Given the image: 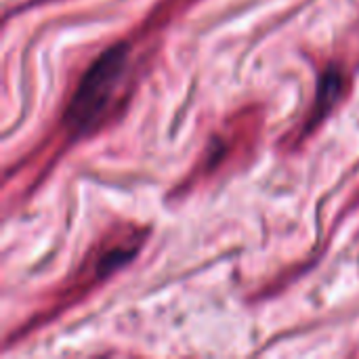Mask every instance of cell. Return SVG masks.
I'll return each instance as SVG.
<instances>
[{
	"label": "cell",
	"mask_w": 359,
	"mask_h": 359,
	"mask_svg": "<svg viewBox=\"0 0 359 359\" xmlns=\"http://www.w3.org/2000/svg\"><path fill=\"white\" fill-rule=\"evenodd\" d=\"M128 61L130 44L116 42L90 63L65 107L63 126L69 135L82 137L101 126V120L118 101Z\"/></svg>",
	"instance_id": "obj_1"
},
{
	"label": "cell",
	"mask_w": 359,
	"mask_h": 359,
	"mask_svg": "<svg viewBox=\"0 0 359 359\" xmlns=\"http://www.w3.org/2000/svg\"><path fill=\"white\" fill-rule=\"evenodd\" d=\"M345 90V76L339 67H330L322 74L320 78V86H318V97L311 109V116L307 120V130H311L316 124H320L330 109L339 103L341 95Z\"/></svg>",
	"instance_id": "obj_2"
}]
</instances>
